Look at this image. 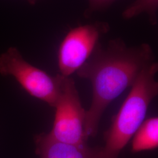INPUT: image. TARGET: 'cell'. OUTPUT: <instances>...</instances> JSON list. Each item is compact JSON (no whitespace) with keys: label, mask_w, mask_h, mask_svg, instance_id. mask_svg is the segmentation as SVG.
Listing matches in <instances>:
<instances>
[{"label":"cell","mask_w":158,"mask_h":158,"mask_svg":"<svg viewBox=\"0 0 158 158\" xmlns=\"http://www.w3.org/2000/svg\"><path fill=\"white\" fill-rule=\"evenodd\" d=\"M0 74L11 76L29 94L55 107L64 76H55L25 60L16 48L11 47L0 56Z\"/></svg>","instance_id":"3"},{"label":"cell","mask_w":158,"mask_h":158,"mask_svg":"<svg viewBox=\"0 0 158 158\" xmlns=\"http://www.w3.org/2000/svg\"><path fill=\"white\" fill-rule=\"evenodd\" d=\"M53 124L48 134L53 139L68 143L85 144V111L83 107L73 79L64 77L55 106Z\"/></svg>","instance_id":"4"},{"label":"cell","mask_w":158,"mask_h":158,"mask_svg":"<svg viewBox=\"0 0 158 158\" xmlns=\"http://www.w3.org/2000/svg\"><path fill=\"white\" fill-rule=\"evenodd\" d=\"M153 62L152 48L147 44L129 47L117 39L110 40L104 48L98 44L76 72L79 77L89 80L92 85V101L85 118L88 138L97 135L100 119L108 106L132 87L142 71Z\"/></svg>","instance_id":"1"},{"label":"cell","mask_w":158,"mask_h":158,"mask_svg":"<svg viewBox=\"0 0 158 158\" xmlns=\"http://www.w3.org/2000/svg\"><path fill=\"white\" fill-rule=\"evenodd\" d=\"M158 0H136L123 12L124 19H130L139 15L146 13L152 24L156 23Z\"/></svg>","instance_id":"8"},{"label":"cell","mask_w":158,"mask_h":158,"mask_svg":"<svg viewBox=\"0 0 158 158\" xmlns=\"http://www.w3.org/2000/svg\"><path fill=\"white\" fill-rule=\"evenodd\" d=\"M131 151L138 153L151 151L158 147V118L145 119L132 138Z\"/></svg>","instance_id":"7"},{"label":"cell","mask_w":158,"mask_h":158,"mask_svg":"<svg viewBox=\"0 0 158 158\" xmlns=\"http://www.w3.org/2000/svg\"><path fill=\"white\" fill-rule=\"evenodd\" d=\"M109 25L96 23L70 29L59 46L57 63L60 74L70 77L89 59L98 45L102 34L107 32Z\"/></svg>","instance_id":"5"},{"label":"cell","mask_w":158,"mask_h":158,"mask_svg":"<svg viewBox=\"0 0 158 158\" xmlns=\"http://www.w3.org/2000/svg\"><path fill=\"white\" fill-rule=\"evenodd\" d=\"M158 64L155 61L145 68L131 87L128 95L104 133L103 158H118L136 131L145 121L149 106L158 94L156 80Z\"/></svg>","instance_id":"2"},{"label":"cell","mask_w":158,"mask_h":158,"mask_svg":"<svg viewBox=\"0 0 158 158\" xmlns=\"http://www.w3.org/2000/svg\"><path fill=\"white\" fill-rule=\"evenodd\" d=\"M31 5H35L39 0H27Z\"/></svg>","instance_id":"10"},{"label":"cell","mask_w":158,"mask_h":158,"mask_svg":"<svg viewBox=\"0 0 158 158\" xmlns=\"http://www.w3.org/2000/svg\"><path fill=\"white\" fill-rule=\"evenodd\" d=\"M115 0H89V8L87 14L100 11L107 8Z\"/></svg>","instance_id":"9"},{"label":"cell","mask_w":158,"mask_h":158,"mask_svg":"<svg viewBox=\"0 0 158 158\" xmlns=\"http://www.w3.org/2000/svg\"><path fill=\"white\" fill-rule=\"evenodd\" d=\"M38 158H103L102 147L58 141L42 133L35 138Z\"/></svg>","instance_id":"6"}]
</instances>
